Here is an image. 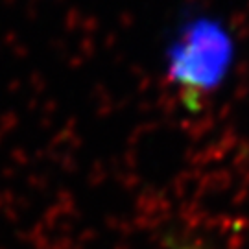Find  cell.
<instances>
[{
    "instance_id": "obj_1",
    "label": "cell",
    "mask_w": 249,
    "mask_h": 249,
    "mask_svg": "<svg viewBox=\"0 0 249 249\" xmlns=\"http://www.w3.org/2000/svg\"><path fill=\"white\" fill-rule=\"evenodd\" d=\"M227 63L229 52L223 36L201 26L185 34L170 55V80L190 111L199 109L207 94L220 85Z\"/></svg>"
},
{
    "instance_id": "obj_2",
    "label": "cell",
    "mask_w": 249,
    "mask_h": 249,
    "mask_svg": "<svg viewBox=\"0 0 249 249\" xmlns=\"http://www.w3.org/2000/svg\"><path fill=\"white\" fill-rule=\"evenodd\" d=\"M170 249H211L207 248L205 244H199L196 240H190V238H185V236H174L168 240Z\"/></svg>"
}]
</instances>
